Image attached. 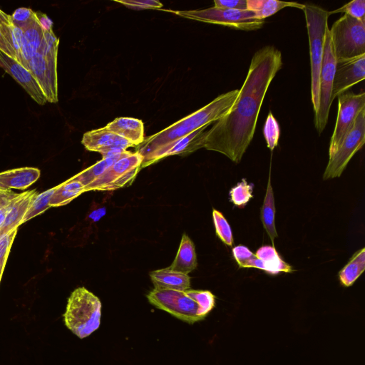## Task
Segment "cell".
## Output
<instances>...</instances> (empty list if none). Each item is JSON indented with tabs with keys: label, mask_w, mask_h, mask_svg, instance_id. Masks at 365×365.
<instances>
[{
	"label": "cell",
	"mask_w": 365,
	"mask_h": 365,
	"mask_svg": "<svg viewBox=\"0 0 365 365\" xmlns=\"http://www.w3.org/2000/svg\"><path fill=\"white\" fill-rule=\"evenodd\" d=\"M164 11L183 18L222 25L237 30L255 31L261 29L264 24V20L257 19L256 14L248 9H225L213 6L200 10Z\"/></svg>",
	"instance_id": "cell-7"
},
{
	"label": "cell",
	"mask_w": 365,
	"mask_h": 365,
	"mask_svg": "<svg viewBox=\"0 0 365 365\" xmlns=\"http://www.w3.org/2000/svg\"><path fill=\"white\" fill-rule=\"evenodd\" d=\"M10 32L12 40V46L15 50L17 56V61L21 63V50L22 46L23 31L20 28L14 25L12 23L10 26Z\"/></svg>",
	"instance_id": "cell-37"
},
{
	"label": "cell",
	"mask_w": 365,
	"mask_h": 365,
	"mask_svg": "<svg viewBox=\"0 0 365 365\" xmlns=\"http://www.w3.org/2000/svg\"><path fill=\"white\" fill-rule=\"evenodd\" d=\"M84 192V185L73 176L56 186L50 201V207L65 205Z\"/></svg>",
	"instance_id": "cell-24"
},
{
	"label": "cell",
	"mask_w": 365,
	"mask_h": 365,
	"mask_svg": "<svg viewBox=\"0 0 365 365\" xmlns=\"http://www.w3.org/2000/svg\"><path fill=\"white\" fill-rule=\"evenodd\" d=\"M38 194L36 190L18 193L13 200L3 225L0 228V235L21 225L23 217Z\"/></svg>",
	"instance_id": "cell-17"
},
{
	"label": "cell",
	"mask_w": 365,
	"mask_h": 365,
	"mask_svg": "<svg viewBox=\"0 0 365 365\" xmlns=\"http://www.w3.org/2000/svg\"><path fill=\"white\" fill-rule=\"evenodd\" d=\"M282 66V53L274 46H266L257 51L231 109L210 130L197 136L194 150L205 148L240 163L254 137L266 93Z\"/></svg>",
	"instance_id": "cell-1"
},
{
	"label": "cell",
	"mask_w": 365,
	"mask_h": 365,
	"mask_svg": "<svg viewBox=\"0 0 365 365\" xmlns=\"http://www.w3.org/2000/svg\"><path fill=\"white\" fill-rule=\"evenodd\" d=\"M336 61L365 55V24L344 14L329 29Z\"/></svg>",
	"instance_id": "cell-6"
},
{
	"label": "cell",
	"mask_w": 365,
	"mask_h": 365,
	"mask_svg": "<svg viewBox=\"0 0 365 365\" xmlns=\"http://www.w3.org/2000/svg\"><path fill=\"white\" fill-rule=\"evenodd\" d=\"M0 67L9 73L39 105L47 100L31 73L21 63L0 51Z\"/></svg>",
	"instance_id": "cell-14"
},
{
	"label": "cell",
	"mask_w": 365,
	"mask_h": 365,
	"mask_svg": "<svg viewBox=\"0 0 365 365\" xmlns=\"http://www.w3.org/2000/svg\"><path fill=\"white\" fill-rule=\"evenodd\" d=\"M197 267L195 245L190 237L184 233L176 257L169 269L188 274Z\"/></svg>",
	"instance_id": "cell-22"
},
{
	"label": "cell",
	"mask_w": 365,
	"mask_h": 365,
	"mask_svg": "<svg viewBox=\"0 0 365 365\" xmlns=\"http://www.w3.org/2000/svg\"><path fill=\"white\" fill-rule=\"evenodd\" d=\"M238 94L239 89H235L220 95L204 107L145 138L136 152L145 158L158 148L218 120L230 111Z\"/></svg>",
	"instance_id": "cell-2"
},
{
	"label": "cell",
	"mask_w": 365,
	"mask_h": 365,
	"mask_svg": "<svg viewBox=\"0 0 365 365\" xmlns=\"http://www.w3.org/2000/svg\"><path fill=\"white\" fill-rule=\"evenodd\" d=\"M147 298L157 308L190 324L203 319L215 304L211 292L191 289L180 291L154 288Z\"/></svg>",
	"instance_id": "cell-3"
},
{
	"label": "cell",
	"mask_w": 365,
	"mask_h": 365,
	"mask_svg": "<svg viewBox=\"0 0 365 365\" xmlns=\"http://www.w3.org/2000/svg\"><path fill=\"white\" fill-rule=\"evenodd\" d=\"M11 16L13 24L20 28L22 31L31 25L36 19L35 12L28 8L17 9Z\"/></svg>",
	"instance_id": "cell-34"
},
{
	"label": "cell",
	"mask_w": 365,
	"mask_h": 365,
	"mask_svg": "<svg viewBox=\"0 0 365 365\" xmlns=\"http://www.w3.org/2000/svg\"><path fill=\"white\" fill-rule=\"evenodd\" d=\"M14 197L11 200H10L7 204L0 207V228L1 227L4 222L5 218L11 208Z\"/></svg>",
	"instance_id": "cell-43"
},
{
	"label": "cell",
	"mask_w": 365,
	"mask_h": 365,
	"mask_svg": "<svg viewBox=\"0 0 365 365\" xmlns=\"http://www.w3.org/2000/svg\"><path fill=\"white\" fill-rule=\"evenodd\" d=\"M56 190V186L38 194L29 207L28 211L23 217L21 225L25 222L31 220V218L41 215L50 207V201Z\"/></svg>",
	"instance_id": "cell-28"
},
{
	"label": "cell",
	"mask_w": 365,
	"mask_h": 365,
	"mask_svg": "<svg viewBox=\"0 0 365 365\" xmlns=\"http://www.w3.org/2000/svg\"><path fill=\"white\" fill-rule=\"evenodd\" d=\"M253 185L248 184L245 179L233 187L230 192L231 201L234 205L244 207L252 196Z\"/></svg>",
	"instance_id": "cell-31"
},
{
	"label": "cell",
	"mask_w": 365,
	"mask_h": 365,
	"mask_svg": "<svg viewBox=\"0 0 365 365\" xmlns=\"http://www.w3.org/2000/svg\"><path fill=\"white\" fill-rule=\"evenodd\" d=\"M338 98V113L333 134L331 137L329 158L338 150L351 128L359 113L365 108V93H344Z\"/></svg>",
	"instance_id": "cell-11"
},
{
	"label": "cell",
	"mask_w": 365,
	"mask_h": 365,
	"mask_svg": "<svg viewBox=\"0 0 365 365\" xmlns=\"http://www.w3.org/2000/svg\"><path fill=\"white\" fill-rule=\"evenodd\" d=\"M105 128L138 146L145 140L143 123L136 118L121 117L113 120Z\"/></svg>",
	"instance_id": "cell-20"
},
{
	"label": "cell",
	"mask_w": 365,
	"mask_h": 365,
	"mask_svg": "<svg viewBox=\"0 0 365 365\" xmlns=\"http://www.w3.org/2000/svg\"><path fill=\"white\" fill-rule=\"evenodd\" d=\"M43 36V31L36 21L23 30L21 50V64L26 68L29 60L37 53Z\"/></svg>",
	"instance_id": "cell-23"
},
{
	"label": "cell",
	"mask_w": 365,
	"mask_h": 365,
	"mask_svg": "<svg viewBox=\"0 0 365 365\" xmlns=\"http://www.w3.org/2000/svg\"><path fill=\"white\" fill-rule=\"evenodd\" d=\"M143 160L139 153L128 151L91 183L86 192L114 190L130 185L141 168Z\"/></svg>",
	"instance_id": "cell-8"
},
{
	"label": "cell",
	"mask_w": 365,
	"mask_h": 365,
	"mask_svg": "<svg viewBox=\"0 0 365 365\" xmlns=\"http://www.w3.org/2000/svg\"><path fill=\"white\" fill-rule=\"evenodd\" d=\"M344 13L365 24V1L353 0L340 8L329 11V14Z\"/></svg>",
	"instance_id": "cell-32"
},
{
	"label": "cell",
	"mask_w": 365,
	"mask_h": 365,
	"mask_svg": "<svg viewBox=\"0 0 365 365\" xmlns=\"http://www.w3.org/2000/svg\"><path fill=\"white\" fill-rule=\"evenodd\" d=\"M18 227L0 235V261L7 259Z\"/></svg>",
	"instance_id": "cell-35"
},
{
	"label": "cell",
	"mask_w": 365,
	"mask_h": 365,
	"mask_svg": "<svg viewBox=\"0 0 365 365\" xmlns=\"http://www.w3.org/2000/svg\"><path fill=\"white\" fill-rule=\"evenodd\" d=\"M12 24L11 21V16L5 12H4L2 10L0 9V28L5 36L6 38L7 39L8 42L12 46V40H11V36L10 32V26Z\"/></svg>",
	"instance_id": "cell-40"
},
{
	"label": "cell",
	"mask_w": 365,
	"mask_h": 365,
	"mask_svg": "<svg viewBox=\"0 0 365 365\" xmlns=\"http://www.w3.org/2000/svg\"><path fill=\"white\" fill-rule=\"evenodd\" d=\"M26 68L36 79L47 102L57 103V57L45 58L36 53L28 62Z\"/></svg>",
	"instance_id": "cell-12"
},
{
	"label": "cell",
	"mask_w": 365,
	"mask_h": 365,
	"mask_svg": "<svg viewBox=\"0 0 365 365\" xmlns=\"http://www.w3.org/2000/svg\"><path fill=\"white\" fill-rule=\"evenodd\" d=\"M35 16L43 32L53 31V21L46 14L41 11H36Z\"/></svg>",
	"instance_id": "cell-41"
},
{
	"label": "cell",
	"mask_w": 365,
	"mask_h": 365,
	"mask_svg": "<svg viewBox=\"0 0 365 365\" xmlns=\"http://www.w3.org/2000/svg\"><path fill=\"white\" fill-rule=\"evenodd\" d=\"M215 7L225 9L246 10L247 0H215Z\"/></svg>",
	"instance_id": "cell-39"
},
{
	"label": "cell",
	"mask_w": 365,
	"mask_h": 365,
	"mask_svg": "<svg viewBox=\"0 0 365 365\" xmlns=\"http://www.w3.org/2000/svg\"><path fill=\"white\" fill-rule=\"evenodd\" d=\"M232 255L240 268L247 267L249 262L255 257V254L244 245L232 248Z\"/></svg>",
	"instance_id": "cell-36"
},
{
	"label": "cell",
	"mask_w": 365,
	"mask_h": 365,
	"mask_svg": "<svg viewBox=\"0 0 365 365\" xmlns=\"http://www.w3.org/2000/svg\"><path fill=\"white\" fill-rule=\"evenodd\" d=\"M336 64V60L333 50L329 29H328L326 33L319 76V108L314 114V125L319 134L322 133L327 124L330 107L333 102L331 96Z\"/></svg>",
	"instance_id": "cell-9"
},
{
	"label": "cell",
	"mask_w": 365,
	"mask_h": 365,
	"mask_svg": "<svg viewBox=\"0 0 365 365\" xmlns=\"http://www.w3.org/2000/svg\"><path fill=\"white\" fill-rule=\"evenodd\" d=\"M0 51L17 61V56L14 48L8 42L0 28Z\"/></svg>",
	"instance_id": "cell-42"
},
{
	"label": "cell",
	"mask_w": 365,
	"mask_h": 365,
	"mask_svg": "<svg viewBox=\"0 0 365 365\" xmlns=\"http://www.w3.org/2000/svg\"><path fill=\"white\" fill-rule=\"evenodd\" d=\"M365 143V108L357 115L353 126L336 153L329 160L324 180L339 177L354 154Z\"/></svg>",
	"instance_id": "cell-10"
},
{
	"label": "cell",
	"mask_w": 365,
	"mask_h": 365,
	"mask_svg": "<svg viewBox=\"0 0 365 365\" xmlns=\"http://www.w3.org/2000/svg\"><path fill=\"white\" fill-rule=\"evenodd\" d=\"M81 143L87 150L102 155L113 151L126 150V148L135 146L127 139L105 127L85 133Z\"/></svg>",
	"instance_id": "cell-15"
},
{
	"label": "cell",
	"mask_w": 365,
	"mask_h": 365,
	"mask_svg": "<svg viewBox=\"0 0 365 365\" xmlns=\"http://www.w3.org/2000/svg\"><path fill=\"white\" fill-rule=\"evenodd\" d=\"M365 78V55L336 61L331 101Z\"/></svg>",
	"instance_id": "cell-13"
},
{
	"label": "cell",
	"mask_w": 365,
	"mask_h": 365,
	"mask_svg": "<svg viewBox=\"0 0 365 365\" xmlns=\"http://www.w3.org/2000/svg\"><path fill=\"white\" fill-rule=\"evenodd\" d=\"M59 38L53 31L43 32V36L37 53L45 58H54L58 56Z\"/></svg>",
	"instance_id": "cell-33"
},
{
	"label": "cell",
	"mask_w": 365,
	"mask_h": 365,
	"mask_svg": "<svg viewBox=\"0 0 365 365\" xmlns=\"http://www.w3.org/2000/svg\"><path fill=\"white\" fill-rule=\"evenodd\" d=\"M124 6L133 8V9H159L163 6V4L155 0H145V1H115Z\"/></svg>",
	"instance_id": "cell-38"
},
{
	"label": "cell",
	"mask_w": 365,
	"mask_h": 365,
	"mask_svg": "<svg viewBox=\"0 0 365 365\" xmlns=\"http://www.w3.org/2000/svg\"><path fill=\"white\" fill-rule=\"evenodd\" d=\"M263 134L267 148L272 151L278 145L280 128L279 123L271 112L269 113L263 128Z\"/></svg>",
	"instance_id": "cell-30"
},
{
	"label": "cell",
	"mask_w": 365,
	"mask_h": 365,
	"mask_svg": "<svg viewBox=\"0 0 365 365\" xmlns=\"http://www.w3.org/2000/svg\"><path fill=\"white\" fill-rule=\"evenodd\" d=\"M304 13L309 42L311 66V95L314 114L319 108V76L328 27L329 11L319 6L304 4Z\"/></svg>",
	"instance_id": "cell-4"
},
{
	"label": "cell",
	"mask_w": 365,
	"mask_h": 365,
	"mask_svg": "<svg viewBox=\"0 0 365 365\" xmlns=\"http://www.w3.org/2000/svg\"><path fill=\"white\" fill-rule=\"evenodd\" d=\"M208 125H205L172 143L161 147L145 156L143 158L141 168L148 166L167 156L190 153V148L193 140L202 131L205 130Z\"/></svg>",
	"instance_id": "cell-19"
},
{
	"label": "cell",
	"mask_w": 365,
	"mask_h": 365,
	"mask_svg": "<svg viewBox=\"0 0 365 365\" xmlns=\"http://www.w3.org/2000/svg\"><path fill=\"white\" fill-rule=\"evenodd\" d=\"M260 219L264 230L274 245V239L278 236L275 227V206L273 189L271 184V175L268 178L266 193L260 210Z\"/></svg>",
	"instance_id": "cell-25"
},
{
	"label": "cell",
	"mask_w": 365,
	"mask_h": 365,
	"mask_svg": "<svg viewBox=\"0 0 365 365\" xmlns=\"http://www.w3.org/2000/svg\"><path fill=\"white\" fill-rule=\"evenodd\" d=\"M36 168L25 167L0 173V187L5 189L24 190L34 183L40 177Z\"/></svg>",
	"instance_id": "cell-18"
},
{
	"label": "cell",
	"mask_w": 365,
	"mask_h": 365,
	"mask_svg": "<svg viewBox=\"0 0 365 365\" xmlns=\"http://www.w3.org/2000/svg\"><path fill=\"white\" fill-rule=\"evenodd\" d=\"M212 219L217 235L225 244L228 246H232L233 236L232 230L225 217L220 211L213 209Z\"/></svg>",
	"instance_id": "cell-29"
},
{
	"label": "cell",
	"mask_w": 365,
	"mask_h": 365,
	"mask_svg": "<svg viewBox=\"0 0 365 365\" xmlns=\"http://www.w3.org/2000/svg\"><path fill=\"white\" fill-rule=\"evenodd\" d=\"M365 269V248L363 247L354 254L349 262L339 273L341 283L349 287L360 277Z\"/></svg>",
	"instance_id": "cell-27"
},
{
	"label": "cell",
	"mask_w": 365,
	"mask_h": 365,
	"mask_svg": "<svg viewBox=\"0 0 365 365\" xmlns=\"http://www.w3.org/2000/svg\"><path fill=\"white\" fill-rule=\"evenodd\" d=\"M247 267L262 269L271 274L293 271L292 267L282 259L274 247L270 245L259 247Z\"/></svg>",
	"instance_id": "cell-16"
},
{
	"label": "cell",
	"mask_w": 365,
	"mask_h": 365,
	"mask_svg": "<svg viewBox=\"0 0 365 365\" xmlns=\"http://www.w3.org/2000/svg\"><path fill=\"white\" fill-rule=\"evenodd\" d=\"M155 288L184 291L190 288V278L188 274L165 269L150 273Z\"/></svg>",
	"instance_id": "cell-21"
},
{
	"label": "cell",
	"mask_w": 365,
	"mask_h": 365,
	"mask_svg": "<svg viewBox=\"0 0 365 365\" xmlns=\"http://www.w3.org/2000/svg\"><path fill=\"white\" fill-rule=\"evenodd\" d=\"M101 302L85 287L76 288L68 299L63 319L66 326L80 339L95 331L100 326Z\"/></svg>",
	"instance_id": "cell-5"
},
{
	"label": "cell",
	"mask_w": 365,
	"mask_h": 365,
	"mask_svg": "<svg viewBox=\"0 0 365 365\" xmlns=\"http://www.w3.org/2000/svg\"><path fill=\"white\" fill-rule=\"evenodd\" d=\"M304 4L297 2L282 1L277 0H247L248 10L253 11L257 19L264 20L286 7L304 9Z\"/></svg>",
	"instance_id": "cell-26"
}]
</instances>
